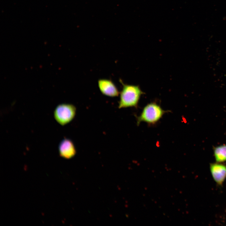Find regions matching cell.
Segmentation results:
<instances>
[{
  "label": "cell",
  "instance_id": "cell-1",
  "mask_svg": "<svg viewBox=\"0 0 226 226\" xmlns=\"http://www.w3.org/2000/svg\"><path fill=\"white\" fill-rule=\"evenodd\" d=\"M120 81L122 88L120 93L119 109L128 107H136L138 106L141 96L144 93L138 86L124 83L121 80Z\"/></svg>",
  "mask_w": 226,
  "mask_h": 226
},
{
  "label": "cell",
  "instance_id": "cell-2",
  "mask_svg": "<svg viewBox=\"0 0 226 226\" xmlns=\"http://www.w3.org/2000/svg\"><path fill=\"white\" fill-rule=\"evenodd\" d=\"M169 111L164 110L155 102L148 103L144 107L140 114L136 116L137 125L139 126L142 122L149 125L155 124Z\"/></svg>",
  "mask_w": 226,
  "mask_h": 226
},
{
  "label": "cell",
  "instance_id": "cell-3",
  "mask_svg": "<svg viewBox=\"0 0 226 226\" xmlns=\"http://www.w3.org/2000/svg\"><path fill=\"white\" fill-rule=\"evenodd\" d=\"M76 108L74 105L62 103L57 105L54 111V117L56 121L64 126L71 122L74 118Z\"/></svg>",
  "mask_w": 226,
  "mask_h": 226
},
{
  "label": "cell",
  "instance_id": "cell-4",
  "mask_svg": "<svg viewBox=\"0 0 226 226\" xmlns=\"http://www.w3.org/2000/svg\"><path fill=\"white\" fill-rule=\"evenodd\" d=\"M60 156L69 159L73 158L76 153V150L73 142L70 139L65 138L62 140L58 146Z\"/></svg>",
  "mask_w": 226,
  "mask_h": 226
},
{
  "label": "cell",
  "instance_id": "cell-5",
  "mask_svg": "<svg viewBox=\"0 0 226 226\" xmlns=\"http://www.w3.org/2000/svg\"><path fill=\"white\" fill-rule=\"evenodd\" d=\"M210 169L212 176L217 184L221 186L226 179V165L222 163H211Z\"/></svg>",
  "mask_w": 226,
  "mask_h": 226
},
{
  "label": "cell",
  "instance_id": "cell-6",
  "mask_svg": "<svg viewBox=\"0 0 226 226\" xmlns=\"http://www.w3.org/2000/svg\"><path fill=\"white\" fill-rule=\"evenodd\" d=\"M98 86L101 93L105 95L113 97H117L120 94L117 88L110 80L99 79L98 80Z\"/></svg>",
  "mask_w": 226,
  "mask_h": 226
},
{
  "label": "cell",
  "instance_id": "cell-7",
  "mask_svg": "<svg viewBox=\"0 0 226 226\" xmlns=\"http://www.w3.org/2000/svg\"><path fill=\"white\" fill-rule=\"evenodd\" d=\"M213 153L217 162L223 163L226 161V144L214 147Z\"/></svg>",
  "mask_w": 226,
  "mask_h": 226
}]
</instances>
